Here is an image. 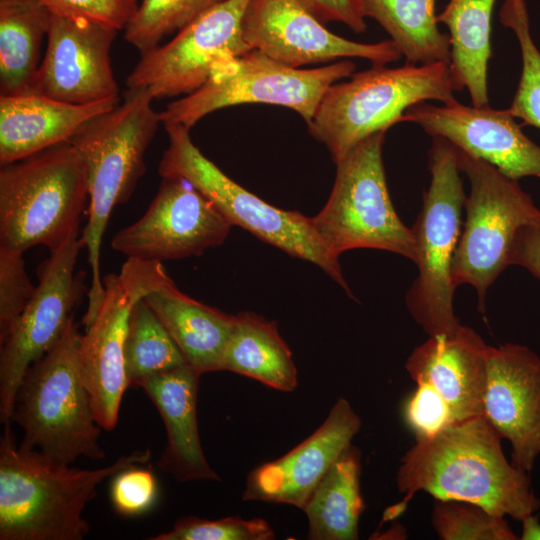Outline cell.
Listing matches in <instances>:
<instances>
[{"mask_svg":"<svg viewBox=\"0 0 540 540\" xmlns=\"http://www.w3.org/2000/svg\"><path fill=\"white\" fill-rule=\"evenodd\" d=\"M501 437L483 415L454 422L435 435L416 440L397 471L405 498L390 508L397 517L412 496L423 491L435 500H459L521 521L540 508L530 473L505 457Z\"/></svg>","mask_w":540,"mask_h":540,"instance_id":"obj_1","label":"cell"},{"mask_svg":"<svg viewBox=\"0 0 540 540\" xmlns=\"http://www.w3.org/2000/svg\"><path fill=\"white\" fill-rule=\"evenodd\" d=\"M10 424L0 440V539L81 540L90 530L83 517L98 485L151 459L136 450L109 466L85 470L53 462L34 449L17 447Z\"/></svg>","mask_w":540,"mask_h":540,"instance_id":"obj_2","label":"cell"},{"mask_svg":"<svg viewBox=\"0 0 540 540\" xmlns=\"http://www.w3.org/2000/svg\"><path fill=\"white\" fill-rule=\"evenodd\" d=\"M153 99L147 88H128L121 104L88 121L70 140L83 161L88 186L87 223L80 240L87 250L92 281L84 328L94 320L104 297L100 253L110 215L131 197L161 123Z\"/></svg>","mask_w":540,"mask_h":540,"instance_id":"obj_3","label":"cell"},{"mask_svg":"<svg viewBox=\"0 0 540 540\" xmlns=\"http://www.w3.org/2000/svg\"><path fill=\"white\" fill-rule=\"evenodd\" d=\"M81 336L73 317L58 342L25 373L12 416L24 431L20 446L65 465L79 457H105L81 371Z\"/></svg>","mask_w":540,"mask_h":540,"instance_id":"obj_4","label":"cell"},{"mask_svg":"<svg viewBox=\"0 0 540 540\" xmlns=\"http://www.w3.org/2000/svg\"><path fill=\"white\" fill-rule=\"evenodd\" d=\"M454 92L445 63L372 65L331 85L307 126L336 163L366 138L402 123L411 106L431 100L447 103L455 99Z\"/></svg>","mask_w":540,"mask_h":540,"instance_id":"obj_5","label":"cell"},{"mask_svg":"<svg viewBox=\"0 0 540 540\" xmlns=\"http://www.w3.org/2000/svg\"><path fill=\"white\" fill-rule=\"evenodd\" d=\"M88 200L85 167L71 142L61 143L0 170V247L53 252L78 237Z\"/></svg>","mask_w":540,"mask_h":540,"instance_id":"obj_6","label":"cell"},{"mask_svg":"<svg viewBox=\"0 0 540 540\" xmlns=\"http://www.w3.org/2000/svg\"><path fill=\"white\" fill-rule=\"evenodd\" d=\"M432 139L430 183L411 228L418 275L405 297L408 311L428 336L451 333L460 325L453 307L456 287L451 270L466 199L456 148L443 138Z\"/></svg>","mask_w":540,"mask_h":540,"instance_id":"obj_7","label":"cell"},{"mask_svg":"<svg viewBox=\"0 0 540 540\" xmlns=\"http://www.w3.org/2000/svg\"><path fill=\"white\" fill-rule=\"evenodd\" d=\"M169 139L158 167L159 175L185 179L228 218L292 257L311 262L327 273L353 298L339 258L328 250L312 217L277 208L251 193L221 171L191 140L188 128L164 125Z\"/></svg>","mask_w":540,"mask_h":540,"instance_id":"obj_8","label":"cell"},{"mask_svg":"<svg viewBox=\"0 0 540 540\" xmlns=\"http://www.w3.org/2000/svg\"><path fill=\"white\" fill-rule=\"evenodd\" d=\"M355 68L350 59L318 68H293L251 49L218 62L200 88L160 112L161 123L190 129L216 110L262 103L294 110L309 124L328 88L348 78Z\"/></svg>","mask_w":540,"mask_h":540,"instance_id":"obj_9","label":"cell"},{"mask_svg":"<svg viewBox=\"0 0 540 540\" xmlns=\"http://www.w3.org/2000/svg\"><path fill=\"white\" fill-rule=\"evenodd\" d=\"M385 133L371 135L335 163L330 196L312 217L336 258L348 250L369 248L415 260L412 229L397 214L387 187L382 158Z\"/></svg>","mask_w":540,"mask_h":540,"instance_id":"obj_10","label":"cell"},{"mask_svg":"<svg viewBox=\"0 0 540 540\" xmlns=\"http://www.w3.org/2000/svg\"><path fill=\"white\" fill-rule=\"evenodd\" d=\"M456 153L459 169L469 180L470 192L465 199L466 219L452 261V280L455 287L468 284L475 288L478 311L484 314L489 287L510 265V250L517 232L539 221L540 209L518 180L458 148Z\"/></svg>","mask_w":540,"mask_h":540,"instance_id":"obj_11","label":"cell"},{"mask_svg":"<svg viewBox=\"0 0 540 540\" xmlns=\"http://www.w3.org/2000/svg\"><path fill=\"white\" fill-rule=\"evenodd\" d=\"M169 276L161 262L127 258L118 273L105 275L104 297L80 341V363L95 419L107 431L118 421L129 386L125 339L133 305Z\"/></svg>","mask_w":540,"mask_h":540,"instance_id":"obj_12","label":"cell"},{"mask_svg":"<svg viewBox=\"0 0 540 540\" xmlns=\"http://www.w3.org/2000/svg\"><path fill=\"white\" fill-rule=\"evenodd\" d=\"M79 237L67 242L37 268L36 291L0 341V420L12 422L15 398L25 373L61 338L85 291V272H75Z\"/></svg>","mask_w":540,"mask_h":540,"instance_id":"obj_13","label":"cell"},{"mask_svg":"<svg viewBox=\"0 0 540 540\" xmlns=\"http://www.w3.org/2000/svg\"><path fill=\"white\" fill-rule=\"evenodd\" d=\"M249 0H224L203 12L166 44L142 53L128 75V88H147L155 98L189 95L220 61L251 48L242 22Z\"/></svg>","mask_w":540,"mask_h":540,"instance_id":"obj_14","label":"cell"},{"mask_svg":"<svg viewBox=\"0 0 540 540\" xmlns=\"http://www.w3.org/2000/svg\"><path fill=\"white\" fill-rule=\"evenodd\" d=\"M232 226L185 179L164 177L145 213L118 231L111 246L127 258L162 263L199 256L222 245Z\"/></svg>","mask_w":540,"mask_h":540,"instance_id":"obj_15","label":"cell"},{"mask_svg":"<svg viewBox=\"0 0 540 540\" xmlns=\"http://www.w3.org/2000/svg\"><path fill=\"white\" fill-rule=\"evenodd\" d=\"M242 30L251 49L293 68L351 58L387 65L402 57L390 39L361 43L332 33L299 0H249Z\"/></svg>","mask_w":540,"mask_h":540,"instance_id":"obj_16","label":"cell"},{"mask_svg":"<svg viewBox=\"0 0 540 540\" xmlns=\"http://www.w3.org/2000/svg\"><path fill=\"white\" fill-rule=\"evenodd\" d=\"M117 31L87 19L52 15L30 91L72 104L119 98L110 60Z\"/></svg>","mask_w":540,"mask_h":540,"instance_id":"obj_17","label":"cell"},{"mask_svg":"<svg viewBox=\"0 0 540 540\" xmlns=\"http://www.w3.org/2000/svg\"><path fill=\"white\" fill-rule=\"evenodd\" d=\"M403 122L449 141L512 179L540 178V146L523 133L508 109L468 106L456 99L441 105L422 102L405 111Z\"/></svg>","mask_w":540,"mask_h":540,"instance_id":"obj_18","label":"cell"},{"mask_svg":"<svg viewBox=\"0 0 540 540\" xmlns=\"http://www.w3.org/2000/svg\"><path fill=\"white\" fill-rule=\"evenodd\" d=\"M483 416L512 448L511 463L530 473L540 455V357L527 346L489 345Z\"/></svg>","mask_w":540,"mask_h":540,"instance_id":"obj_19","label":"cell"},{"mask_svg":"<svg viewBox=\"0 0 540 540\" xmlns=\"http://www.w3.org/2000/svg\"><path fill=\"white\" fill-rule=\"evenodd\" d=\"M361 428V419L339 398L323 424L282 457L255 468L243 499L283 503L302 509L314 488Z\"/></svg>","mask_w":540,"mask_h":540,"instance_id":"obj_20","label":"cell"},{"mask_svg":"<svg viewBox=\"0 0 540 540\" xmlns=\"http://www.w3.org/2000/svg\"><path fill=\"white\" fill-rule=\"evenodd\" d=\"M489 345L472 328L459 325L453 332L429 336L406 360L410 378L435 389L454 420L483 415Z\"/></svg>","mask_w":540,"mask_h":540,"instance_id":"obj_21","label":"cell"},{"mask_svg":"<svg viewBox=\"0 0 540 540\" xmlns=\"http://www.w3.org/2000/svg\"><path fill=\"white\" fill-rule=\"evenodd\" d=\"M119 98L72 104L42 94H0V165L70 142L91 119L114 108Z\"/></svg>","mask_w":540,"mask_h":540,"instance_id":"obj_22","label":"cell"},{"mask_svg":"<svg viewBox=\"0 0 540 540\" xmlns=\"http://www.w3.org/2000/svg\"><path fill=\"white\" fill-rule=\"evenodd\" d=\"M201 375L185 364L155 374L139 386L157 408L167 433L158 467L179 482L221 481L206 460L199 437L197 392Z\"/></svg>","mask_w":540,"mask_h":540,"instance_id":"obj_23","label":"cell"},{"mask_svg":"<svg viewBox=\"0 0 540 540\" xmlns=\"http://www.w3.org/2000/svg\"><path fill=\"white\" fill-rule=\"evenodd\" d=\"M143 298L188 365L201 374L222 370L223 355L235 316L187 296L170 277Z\"/></svg>","mask_w":540,"mask_h":540,"instance_id":"obj_24","label":"cell"},{"mask_svg":"<svg viewBox=\"0 0 540 540\" xmlns=\"http://www.w3.org/2000/svg\"><path fill=\"white\" fill-rule=\"evenodd\" d=\"M496 0H449L437 14L448 28L450 72L456 91L467 89L474 106L489 105L491 19Z\"/></svg>","mask_w":540,"mask_h":540,"instance_id":"obj_25","label":"cell"},{"mask_svg":"<svg viewBox=\"0 0 540 540\" xmlns=\"http://www.w3.org/2000/svg\"><path fill=\"white\" fill-rule=\"evenodd\" d=\"M234 316L222 370L255 379L283 392L294 391L298 385V373L277 323L252 312Z\"/></svg>","mask_w":540,"mask_h":540,"instance_id":"obj_26","label":"cell"},{"mask_svg":"<svg viewBox=\"0 0 540 540\" xmlns=\"http://www.w3.org/2000/svg\"><path fill=\"white\" fill-rule=\"evenodd\" d=\"M361 453L348 445L318 482L302 508L312 540L358 539L365 509L360 491Z\"/></svg>","mask_w":540,"mask_h":540,"instance_id":"obj_27","label":"cell"},{"mask_svg":"<svg viewBox=\"0 0 540 540\" xmlns=\"http://www.w3.org/2000/svg\"><path fill=\"white\" fill-rule=\"evenodd\" d=\"M51 17L38 0H0V94L30 91Z\"/></svg>","mask_w":540,"mask_h":540,"instance_id":"obj_28","label":"cell"},{"mask_svg":"<svg viewBox=\"0 0 540 540\" xmlns=\"http://www.w3.org/2000/svg\"><path fill=\"white\" fill-rule=\"evenodd\" d=\"M366 18H373L390 36L406 62L450 64V41L440 31L436 0H362Z\"/></svg>","mask_w":540,"mask_h":540,"instance_id":"obj_29","label":"cell"},{"mask_svg":"<svg viewBox=\"0 0 540 540\" xmlns=\"http://www.w3.org/2000/svg\"><path fill=\"white\" fill-rule=\"evenodd\" d=\"M124 354L129 386L139 387L155 374L187 364L144 298L139 299L130 312Z\"/></svg>","mask_w":540,"mask_h":540,"instance_id":"obj_30","label":"cell"},{"mask_svg":"<svg viewBox=\"0 0 540 540\" xmlns=\"http://www.w3.org/2000/svg\"><path fill=\"white\" fill-rule=\"evenodd\" d=\"M499 19L514 32L522 57L518 87L508 110L514 118L522 120V125L540 129V51L530 33L526 1L505 0Z\"/></svg>","mask_w":540,"mask_h":540,"instance_id":"obj_31","label":"cell"},{"mask_svg":"<svg viewBox=\"0 0 540 540\" xmlns=\"http://www.w3.org/2000/svg\"><path fill=\"white\" fill-rule=\"evenodd\" d=\"M224 0H141L125 26V40L140 54L159 45L167 35L178 32L206 10Z\"/></svg>","mask_w":540,"mask_h":540,"instance_id":"obj_32","label":"cell"},{"mask_svg":"<svg viewBox=\"0 0 540 540\" xmlns=\"http://www.w3.org/2000/svg\"><path fill=\"white\" fill-rule=\"evenodd\" d=\"M431 524L442 540H516L505 517L459 500H436Z\"/></svg>","mask_w":540,"mask_h":540,"instance_id":"obj_33","label":"cell"},{"mask_svg":"<svg viewBox=\"0 0 540 540\" xmlns=\"http://www.w3.org/2000/svg\"><path fill=\"white\" fill-rule=\"evenodd\" d=\"M275 533L262 518L245 520L226 517L208 520L198 517L178 519L172 530L150 537V540H271Z\"/></svg>","mask_w":540,"mask_h":540,"instance_id":"obj_34","label":"cell"},{"mask_svg":"<svg viewBox=\"0 0 540 540\" xmlns=\"http://www.w3.org/2000/svg\"><path fill=\"white\" fill-rule=\"evenodd\" d=\"M36 286L31 282L23 252L0 247V341L31 301Z\"/></svg>","mask_w":540,"mask_h":540,"instance_id":"obj_35","label":"cell"},{"mask_svg":"<svg viewBox=\"0 0 540 540\" xmlns=\"http://www.w3.org/2000/svg\"><path fill=\"white\" fill-rule=\"evenodd\" d=\"M109 493L117 513L134 517L147 513L154 507L159 487L151 470L135 465L112 476Z\"/></svg>","mask_w":540,"mask_h":540,"instance_id":"obj_36","label":"cell"},{"mask_svg":"<svg viewBox=\"0 0 540 540\" xmlns=\"http://www.w3.org/2000/svg\"><path fill=\"white\" fill-rule=\"evenodd\" d=\"M404 406V418L416 440L425 439L456 422L451 411L431 386L417 383Z\"/></svg>","mask_w":540,"mask_h":540,"instance_id":"obj_37","label":"cell"},{"mask_svg":"<svg viewBox=\"0 0 540 540\" xmlns=\"http://www.w3.org/2000/svg\"><path fill=\"white\" fill-rule=\"evenodd\" d=\"M52 15L82 18L124 29L138 8L137 0H38Z\"/></svg>","mask_w":540,"mask_h":540,"instance_id":"obj_38","label":"cell"},{"mask_svg":"<svg viewBox=\"0 0 540 540\" xmlns=\"http://www.w3.org/2000/svg\"><path fill=\"white\" fill-rule=\"evenodd\" d=\"M318 20L327 24L339 22L355 33L366 30V15L362 0H299Z\"/></svg>","mask_w":540,"mask_h":540,"instance_id":"obj_39","label":"cell"},{"mask_svg":"<svg viewBox=\"0 0 540 540\" xmlns=\"http://www.w3.org/2000/svg\"><path fill=\"white\" fill-rule=\"evenodd\" d=\"M509 264L525 268L540 280V220L519 229L511 246Z\"/></svg>","mask_w":540,"mask_h":540,"instance_id":"obj_40","label":"cell"},{"mask_svg":"<svg viewBox=\"0 0 540 540\" xmlns=\"http://www.w3.org/2000/svg\"><path fill=\"white\" fill-rule=\"evenodd\" d=\"M521 522L523 529L520 539L540 540V523L534 513L526 516Z\"/></svg>","mask_w":540,"mask_h":540,"instance_id":"obj_41","label":"cell"}]
</instances>
